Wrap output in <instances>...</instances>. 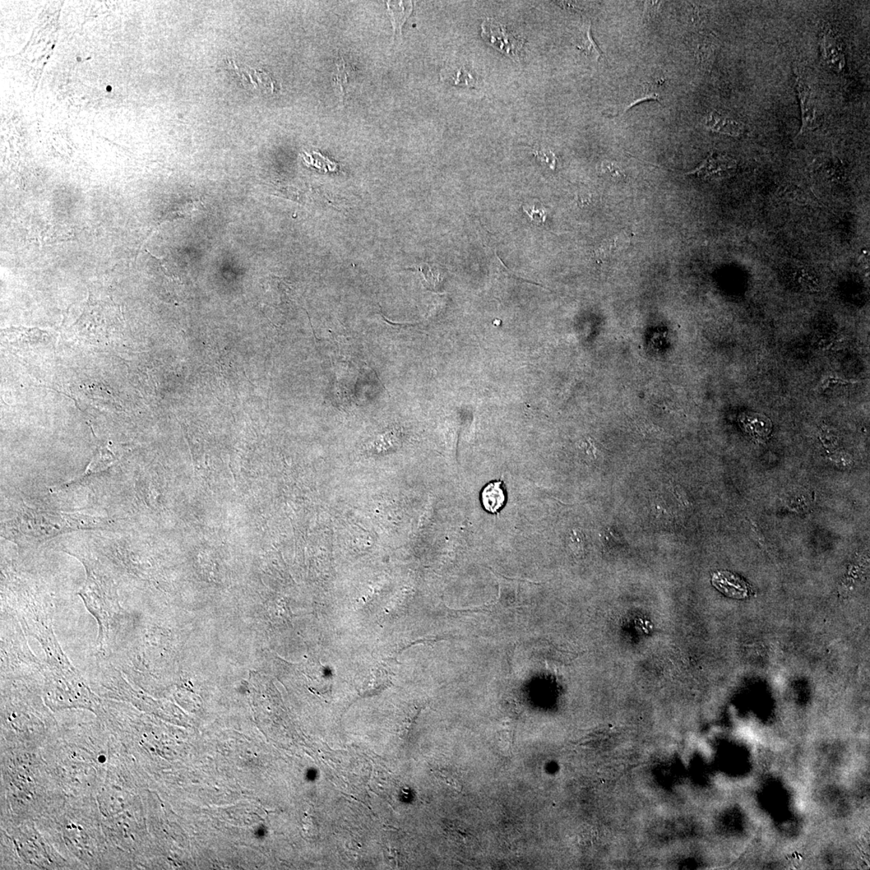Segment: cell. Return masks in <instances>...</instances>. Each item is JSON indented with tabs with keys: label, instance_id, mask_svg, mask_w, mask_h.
Returning a JSON list of instances; mask_svg holds the SVG:
<instances>
[{
	"label": "cell",
	"instance_id": "6da1fadb",
	"mask_svg": "<svg viewBox=\"0 0 870 870\" xmlns=\"http://www.w3.org/2000/svg\"><path fill=\"white\" fill-rule=\"evenodd\" d=\"M27 635L34 637L45 652L44 695L58 709L75 707L93 695L84 678L72 665L54 631V605L49 596L23 589L4 597Z\"/></svg>",
	"mask_w": 870,
	"mask_h": 870
},
{
	"label": "cell",
	"instance_id": "7a4b0ae2",
	"mask_svg": "<svg viewBox=\"0 0 870 870\" xmlns=\"http://www.w3.org/2000/svg\"><path fill=\"white\" fill-rule=\"evenodd\" d=\"M80 559L86 567V580L80 596L98 624L99 652L110 657L127 635L128 615L120 605L117 586L108 572L94 559Z\"/></svg>",
	"mask_w": 870,
	"mask_h": 870
},
{
	"label": "cell",
	"instance_id": "3957f363",
	"mask_svg": "<svg viewBox=\"0 0 870 870\" xmlns=\"http://www.w3.org/2000/svg\"><path fill=\"white\" fill-rule=\"evenodd\" d=\"M24 631L11 610L2 609L1 678L2 680L30 681L41 674L45 663L32 654Z\"/></svg>",
	"mask_w": 870,
	"mask_h": 870
},
{
	"label": "cell",
	"instance_id": "277c9868",
	"mask_svg": "<svg viewBox=\"0 0 870 870\" xmlns=\"http://www.w3.org/2000/svg\"><path fill=\"white\" fill-rule=\"evenodd\" d=\"M481 36L486 43L515 61L519 60L520 53L525 43L521 36L513 34L502 23L493 18L485 19L481 25Z\"/></svg>",
	"mask_w": 870,
	"mask_h": 870
},
{
	"label": "cell",
	"instance_id": "5b68a950",
	"mask_svg": "<svg viewBox=\"0 0 870 870\" xmlns=\"http://www.w3.org/2000/svg\"><path fill=\"white\" fill-rule=\"evenodd\" d=\"M737 161L725 154L712 152L698 167L687 174L702 180H721L731 177L737 169Z\"/></svg>",
	"mask_w": 870,
	"mask_h": 870
},
{
	"label": "cell",
	"instance_id": "8992f818",
	"mask_svg": "<svg viewBox=\"0 0 870 870\" xmlns=\"http://www.w3.org/2000/svg\"><path fill=\"white\" fill-rule=\"evenodd\" d=\"M821 49L822 57L827 67L837 73L843 71L846 64L843 41L840 36L830 27L822 31Z\"/></svg>",
	"mask_w": 870,
	"mask_h": 870
},
{
	"label": "cell",
	"instance_id": "52a82bcc",
	"mask_svg": "<svg viewBox=\"0 0 870 870\" xmlns=\"http://www.w3.org/2000/svg\"><path fill=\"white\" fill-rule=\"evenodd\" d=\"M795 86L802 114V127L799 132L798 137H799L805 132L816 129L818 113L816 101L812 88L800 77L796 78Z\"/></svg>",
	"mask_w": 870,
	"mask_h": 870
},
{
	"label": "cell",
	"instance_id": "ba28073f",
	"mask_svg": "<svg viewBox=\"0 0 870 870\" xmlns=\"http://www.w3.org/2000/svg\"><path fill=\"white\" fill-rule=\"evenodd\" d=\"M484 510L498 515L506 503V493L502 480H496L485 486L480 495Z\"/></svg>",
	"mask_w": 870,
	"mask_h": 870
},
{
	"label": "cell",
	"instance_id": "9c48e42d",
	"mask_svg": "<svg viewBox=\"0 0 870 870\" xmlns=\"http://www.w3.org/2000/svg\"><path fill=\"white\" fill-rule=\"evenodd\" d=\"M705 126L712 132L733 137L742 135L744 131L742 122L719 112H712L707 115Z\"/></svg>",
	"mask_w": 870,
	"mask_h": 870
},
{
	"label": "cell",
	"instance_id": "30bf717a",
	"mask_svg": "<svg viewBox=\"0 0 870 870\" xmlns=\"http://www.w3.org/2000/svg\"><path fill=\"white\" fill-rule=\"evenodd\" d=\"M387 7L395 36L401 35L402 27L413 12V2L388 1Z\"/></svg>",
	"mask_w": 870,
	"mask_h": 870
},
{
	"label": "cell",
	"instance_id": "8fae6325",
	"mask_svg": "<svg viewBox=\"0 0 870 870\" xmlns=\"http://www.w3.org/2000/svg\"><path fill=\"white\" fill-rule=\"evenodd\" d=\"M446 78L450 80L453 84L466 86L469 87L476 86V80L471 75V73L467 71L465 68H456L449 73V75H446Z\"/></svg>",
	"mask_w": 870,
	"mask_h": 870
},
{
	"label": "cell",
	"instance_id": "7c38bea8",
	"mask_svg": "<svg viewBox=\"0 0 870 870\" xmlns=\"http://www.w3.org/2000/svg\"><path fill=\"white\" fill-rule=\"evenodd\" d=\"M582 36L583 38L580 41V45H578V48L585 51L589 56L595 59H599L602 57V52H601L598 46L596 45L591 35L590 25L585 27V32H583Z\"/></svg>",
	"mask_w": 870,
	"mask_h": 870
},
{
	"label": "cell",
	"instance_id": "4fadbf2b",
	"mask_svg": "<svg viewBox=\"0 0 870 870\" xmlns=\"http://www.w3.org/2000/svg\"><path fill=\"white\" fill-rule=\"evenodd\" d=\"M437 779L443 781V784L450 786L457 791H461L462 789V781L459 777L454 772L447 770H437L434 771Z\"/></svg>",
	"mask_w": 870,
	"mask_h": 870
},
{
	"label": "cell",
	"instance_id": "5bb4252c",
	"mask_svg": "<svg viewBox=\"0 0 870 870\" xmlns=\"http://www.w3.org/2000/svg\"><path fill=\"white\" fill-rule=\"evenodd\" d=\"M523 210H524L534 224L541 226L545 224V220H547L548 211L543 205L534 204L533 206L523 207Z\"/></svg>",
	"mask_w": 870,
	"mask_h": 870
},
{
	"label": "cell",
	"instance_id": "9a60e30c",
	"mask_svg": "<svg viewBox=\"0 0 870 870\" xmlns=\"http://www.w3.org/2000/svg\"><path fill=\"white\" fill-rule=\"evenodd\" d=\"M448 834L451 836V838L455 840L459 843L466 845L470 843L473 836L467 832L465 830H460V827H450L447 828Z\"/></svg>",
	"mask_w": 870,
	"mask_h": 870
},
{
	"label": "cell",
	"instance_id": "2e32d148",
	"mask_svg": "<svg viewBox=\"0 0 870 870\" xmlns=\"http://www.w3.org/2000/svg\"><path fill=\"white\" fill-rule=\"evenodd\" d=\"M600 172L608 176L613 180H621L624 178L622 170L613 163L609 162H604L600 166Z\"/></svg>",
	"mask_w": 870,
	"mask_h": 870
},
{
	"label": "cell",
	"instance_id": "e0dca14e",
	"mask_svg": "<svg viewBox=\"0 0 870 870\" xmlns=\"http://www.w3.org/2000/svg\"><path fill=\"white\" fill-rule=\"evenodd\" d=\"M534 155L541 163L547 165L550 169H555L556 156H555L553 152L548 150H537L534 151Z\"/></svg>",
	"mask_w": 870,
	"mask_h": 870
},
{
	"label": "cell",
	"instance_id": "ac0fdd59",
	"mask_svg": "<svg viewBox=\"0 0 870 870\" xmlns=\"http://www.w3.org/2000/svg\"><path fill=\"white\" fill-rule=\"evenodd\" d=\"M108 91H112V88H110V86H108Z\"/></svg>",
	"mask_w": 870,
	"mask_h": 870
},
{
	"label": "cell",
	"instance_id": "d6986e66",
	"mask_svg": "<svg viewBox=\"0 0 870 870\" xmlns=\"http://www.w3.org/2000/svg\"><path fill=\"white\" fill-rule=\"evenodd\" d=\"M81 60H82V59H80V58H78V62H80V61H81Z\"/></svg>",
	"mask_w": 870,
	"mask_h": 870
}]
</instances>
